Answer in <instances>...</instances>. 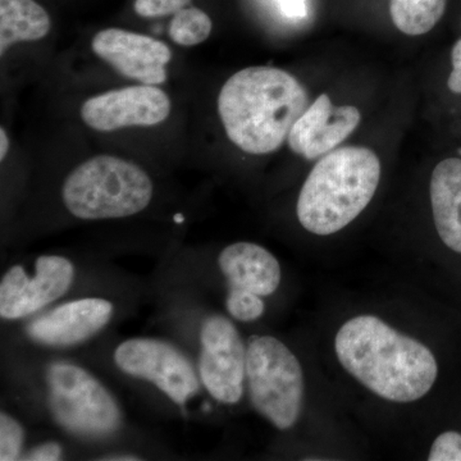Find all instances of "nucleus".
Instances as JSON below:
<instances>
[{
  "mask_svg": "<svg viewBox=\"0 0 461 461\" xmlns=\"http://www.w3.org/2000/svg\"><path fill=\"white\" fill-rule=\"evenodd\" d=\"M335 350L348 375L388 402L420 400L438 375L435 355L426 345L375 315L345 321L336 335Z\"/></svg>",
  "mask_w": 461,
  "mask_h": 461,
  "instance_id": "1",
  "label": "nucleus"
},
{
  "mask_svg": "<svg viewBox=\"0 0 461 461\" xmlns=\"http://www.w3.org/2000/svg\"><path fill=\"white\" fill-rule=\"evenodd\" d=\"M107 460H126V461H131V460H138V457L131 456V455H120V456L117 457H107Z\"/></svg>",
  "mask_w": 461,
  "mask_h": 461,
  "instance_id": "27",
  "label": "nucleus"
},
{
  "mask_svg": "<svg viewBox=\"0 0 461 461\" xmlns=\"http://www.w3.org/2000/svg\"><path fill=\"white\" fill-rule=\"evenodd\" d=\"M218 266L230 288L262 297L271 296L281 284V266L267 249L253 242H235L221 251Z\"/></svg>",
  "mask_w": 461,
  "mask_h": 461,
  "instance_id": "14",
  "label": "nucleus"
},
{
  "mask_svg": "<svg viewBox=\"0 0 461 461\" xmlns=\"http://www.w3.org/2000/svg\"><path fill=\"white\" fill-rule=\"evenodd\" d=\"M23 441H25V430L23 426L11 415L2 412L0 415V460L20 459Z\"/></svg>",
  "mask_w": 461,
  "mask_h": 461,
  "instance_id": "20",
  "label": "nucleus"
},
{
  "mask_svg": "<svg viewBox=\"0 0 461 461\" xmlns=\"http://www.w3.org/2000/svg\"><path fill=\"white\" fill-rule=\"evenodd\" d=\"M451 63L453 71L448 76L447 86L455 94H461V39L455 42L451 50Z\"/></svg>",
  "mask_w": 461,
  "mask_h": 461,
  "instance_id": "24",
  "label": "nucleus"
},
{
  "mask_svg": "<svg viewBox=\"0 0 461 461\" xmlns=\"http://www.w3.org/2000/svg\"><path fill=\"white\" fill-rule=\"evenodd\" d=\"M94 53L124 77L144 85L166 83L172 51L165 42L122 29L102 30L94 36Z\"/></svg>",
  "mask_w": 461,
  "mask_h": 461,
  "instance_id": "11",
  "label": "nucleus"
},
{
  "mask_svg": "<svg viewBox=\"0 0 461 461\" xmlns=\"http://www.w3.org/2000/svg\"><path fill=\"white\" fill-rule=\"evenodd\" d=\"M9 149V140L7 132L5 130L0 129V160H5V158L7 157Z\"/></svg>",
  "mask_w": 461,
  "mask_h": 461,
  "instance_id": "26",
  "label": "nucleus"
},
{
  "mask_svg": "<svg viewBox=\"0 0 461 461\" xmlns=\"http://www.w3.org/2000/svg\"><path fill=\"white\" fill-rule=\"evenodd\" d=\"M429 461H461V435L457 432H445L433 442L429 451Z\"/></svg>",
  "mask_w": 461,
  "mask_h": 461,
  "instance_id": "21",
  "label": "nucleus"
},
{
  "mask_svg": "<svg viewBox=\"0 0 461 461\" xmlns=\"http://www.w3.org/2000/svg\"><path fill=\"white\" fill-rule=\"evenodd\" d=\"M362 114L353 105L335 107L327 94H321L313 104L297 118L288 133V147L308 160L335 150L359 126Z\"/></svg>",
  "mask_w": 461,
  "mask_h": 461,
  "instance_id": "12",
  "label": "nucleus"
},
{
  "mask_svg": "<svg viewBox=\"0 0 461 461\" xmlns=\"http://www.w3.org/2000/svg\"><path fill=\"white\" fill-rule=\"evenodd\" d=\"M47 379L51 414L60 427L89 438L107 437L120 429L117 402L89 372L75 364L54 363Z\"/></svg>",
  "mask_w": 461,
  "mask_h": 461,
  "instance_id": "6",
  "label": "nucleus"
},
{
  "mask_svg": "<svg viewBox=\"0 0 461 461\" xmlns=\"http://www.w3.org/2000/svg\"><path fill=\"white\" fill-rule=\"evenodd\" d=\"M153 193V182L141 167L122 158L98 156L67 176L62 196L74 217L100 221L140 213Z\"/></svg>",
  "mask_w": 461,
  "mask_h": 461,
  "instance_id": "4",
  "label": "nucleus"
},
{
  "mask_svg": "<svg viewBox=\"0 0 461 461\" xmlns=\"http://www.w3.org/2000/svg\"><path fill=\"white\" fill-rule=\"evenodd\" d=\"M447 0H391L393 25L409 36L429 32L439 23Z\"/></svg>",
  "mask_w": 461,
  "mask_h": 461,
  "instance_id": "17",
  "label": "nucleus"
},
{
  "mask_svg": "<svg viewBox=\"0 0 461 461\" xmlns=\"http://www.w3.org/2000/svg\"><path fill=\"white\" fill-rule=\"evenodd\" d=\"M308 108L305 87L284 69L249 67L230 76L218 96L227 136L245 153H273Z\"/></svg>",
  "mask_w": 461,
  "mask_h": 461,
  "instance_id": "2",
  "label": "nucleus"
},
{
  "mask_svg": "<svg viewBox=\"0 0 461 461\" xmlns=\"http://www.w3.org/2000/svg\"><path fill=\"white\" fill-rule=\"evenodd\" d=\"M282 14L288 18H304L308 14L306 0H277Z\"/></svg>",
  "mask_w": 461,
  "mask_h": 461,
  "instance_id": "25",
  "label": "nucleus"
},
{
  "mask_svg": "<svg viewBox=\"0 0 461 461\" xmlns=\"http://www.w3.org/2000/svg\"><path fill=\"white\" fill-rule=\"evenodd\" d=\"M74 278V264L60 256L39 257L32 276L23 266L12 267L0 281V315L14 321L41 311L65 295Z\"/></svg>",
  "mask_w": 461,
  "mask_h": 461,
  "instance_id": "9",
  "label": "nucleus"
},
{
  "mask_svg": "<svg viewBox=\"0 0 461 461\" xmlns=\"http://www.w3.org/2000/svg\"><path fill=\"white\" fill-rule=\"evenodd\" d=\"M200 339L203 384L217 402L238 403L244 393L248 354L238 329L222 315H212L203 323Z\"/></svg>",
  "mask_w": 461,
  "mask_h": 461,
  "instance_id": "8",
  "label": "nucleus"
},
{
  "mask_svg": "<svg viewBox=\"0 0 461 461\" xmlns=\"http://www.w3.org/2000/svg\"><path fill=\"white\" fill-rule=\"evenodd\" d=\"M190 0H136L135 12L141 17H163L186 8Z\"/></svg>",
  "mask_w": 461,
  "mask_h": 461,
  "instance_id": "22",
  "label": "nucleus"
},
{
  "mask_svg": "<svg viewBox=\"0 0 461 461\" xmlns=\"http://www.w3.org/2000/svg\"><path fill=\"white\" fill-rule=\"evenodd\" d=\"M379 180L381 162L371 149H335L321 158L303 185L297 220L314 235H333L369 205Z\"/></svg>",
  "mask_w": 461,
  "mask_h": 461,
  "instance_id": "3",
  "label": "nucleus"
},
{
  "mask_svg": "<svg viewBox=\"0 0 461 461\" xmlns=\"http://www.w3.org/2000/svg\"><path fill=\"white\" fill-rule=\"evenodd\" d=\"M50 17L35 0H0V54L21 41H36L50 32Z\"/></svg>",
  "mask_w": 461,
  "mask_h": 461,
  "instance_id": "16",
  "label": "nucleus"
},
{
  "mask_svg": "<svg viewBox=\"0 0 461 461\" xmlns=\"http://www.w3.org/2000/svg\"><path fill=\"white\" fill-rule=\"evenodd\" d=\"M113 315L111 302L99 297L66 303L41 315L27 332L35 341L50 346H72L86 341L104 329Z\"/></svg>",
  "mask_w": 461,
  "mask_h": 461,
  "instance_id": "13",
  "label": "nucleus"
},
{
  "mask_svg": "<svg viewBox=\"0 0 461 461\" xmlns=\"http://www.w3.org/2000/svg\"><path fill=\"white\" fill-rule=\"evenodd\" d=\"M429 193L437 233L446 247L461 254L460 158H447L436 166Z\"/></svg>",
  "mask_w": 461,
  "mask_h": 461,
  "instance_id": "15",
  "label": "nucleus"
},
{
  "mask_svg": "<svg viewBox=\"0 0 461 461\" xmlns=\"http://www.w3.org/2000/svg\"><path fill=\"white\" fill-rule=\"evenodd\" d=\"M60 456H62V447L56 444V442H48V444L32 448L23 459L32 461H54L59 460Z\"/></svg>",
  "mask_w": 461,
  "mask_h": 461,
  "instance_id": "23",
  "label": "nucleus"
},
{
  "mask_svg": "<svg viewBox=\"0 0 461 461\" xmlns=\"http://www.w3.org/2000/svg\"><path fill=\"white\" fill-rule=\"evenodd\" d=\"M171 100L154 85L123 87L84 103L81 118L90 129L109 132L127 127L156 126L167 120Z\"/></svg>",
  "mask_w": 461,
  "mask_h": 461,
  "instance_id": "10",
  "label": "nucleus"
},
{
  "mask_svg": "<svg viewBox=\"0 0 461 461\" xmlns=\"http://www.w3.org/2000/svg\"><path fill=\"white\" fill-rule=\"evenodd\" d=\"M227 311L236 321H254L262 317L266 305L263 297L247 291L233 290L230 288L227 295Z\"/></svg>",
  "mask_w": 461,
  "mask_h": 461,
  "instance_id": "19",
  "label": "nucleus"
},
{
  "mask_svg": "<svg viewBox=\"0 0 461 461\" xmlns=\"http://www.w3.org/2000/svg\"><path fill=\"white\" fill-rule=\"evenodd\" d=\"M211 17L199 8H184L175 14L169 25V38L181 47H195L211 35Z\"/></svg>",
  "mask_w": 461,
  "mask_h": 461,
  "instance_id": "18",
  "label": "nucleus"
},
{
  "mask_svg": "<svg viewBox=\"0 0 461 461\" xmlns=\"http://www.w3.org/2000/svg\"><path fill=\"white\" fill-rule=\"evenodd\" d=\"M249 396L256 411L276 429H293L304 402V373L295 354L272 336L249 339Z\"/></svg>",
  "mask_w": 461,
  "mask_h": 461,
  "instance_id": "5",
  "label": "nucleus"
},
{
  "mask_svg": "<svg viewBox=\"0 0 461 461\" xmlns=\"http://www.w3.org/2000/svg\"><path fill=\"white\" fill-rule=\"evenodd\" d=\"M114 362L126 375L153 384L177 405H185L199 391L193 364L175 346L160 339L124 341L115 348Z\"/></svg>",
  "mask_w": 461,
  "mask_h": 461,
  "instance_id": "7",
  "label": "nucleus"
}]
</instances>
